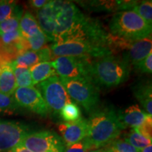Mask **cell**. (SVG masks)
Returning a JSON list of instances; mask_svg holds the SVG:
<instances>
[{
    "label": "cell",
    "instance_id": "6da1fadb",
    "mask_svg": "<svg viewBox=\"0 0 152 152\" xmlns=\"http://www.w3.org/2000/svg\"><path fill=\"white\" fill-rule=\"evenodd\" d=\"M89 139L94 149L109 145L116 140L123 130L118 111L110 106L98 107L87 119Z\"/></svg>",
    "mask_w": 152,
    "mask_h": 152
},
{
    "label": "cell",
    "instance_id": "7a4b0ae2",
    "mask_svg": "<svg viewBox=\"0 0 152 152\" xmlns=\"http://www.w3.org/2000/svg\"><path fill=\"white\" fill-rule=\"evenodd\" d=\"M94 59L90 63V75L97 86L111 88L128 80L130 65L123 57L111 54Z\"/></svg>",
    "mask_w": 152,
    "mask_h": 152
},
{
    "label": "cell",
    "instance_id": "3957f363",
    "mask_svg": "<svg viewBox=\"0 0 152 152\" xmlns=\"http://www.w3.org/2000/svg\"><path fill=\"white\" fill-rule=\"evenodd\" d=\"M109 28L114 37L130 42L151 36V26L132 10L115 13L110 19Z\"/></svg>",
    "mask_w": 152,
    "mask_h": 152
},
{
    "label": "cell",
    "instance_id": "277c9868",
    "mask_svg": "<svg viewBox=\"0 0 152 152\" xmlns=\"http://www.w3.org/2000/svg\"><path fill=\"white\" fill-rule=\"evenodd\" d=\"M71 99L91 113L99 107V89L92 81L87 79H67L59 77Z\"/></svg>",
    "mask_w": 152,
    "mask_h": 152
},
{
    "label": "cell",
    "instance_id": "5b68a950",
    "mask_svg": "<svg viewBox=\"0 0 152 152\" xmlns=\"http://www.w3.org/2000/svg\"><path fill=\"white\" fill-rule=\"evenodd\" d=\"M54 56H86L100 58L113 54L109 47L87 42L68 41L54 42L50 47Z\"/></svg>",
    "mask_w": 152,
    "mask_h": 152
},
{
    "label": "cell",
    "instance_id": "8992f818",
    "mask_svg": "<svg viewBox=\"0 0 152 152\" xmlns=\"http://www.w3.org/2000/svg\"><path fill=\"white\" fill-rule=\"evenodd\" d=\"M90 63L86 56H58L51 61L56 75L67 79H87L92 81Z\"/></svg>",
    "mask_w": 152,
    "mask_h": 152
},
{
    "label": "cell",
    "instance_id": "52a82bcc",
    "mask_svg": "<svg viewBox=\"0 0 152 152\" xmlns=\"http://www.w3.org/2000/svg\"><path fill=\"white\" fill-rule=\"evenodd\" d=\"M19 144L31 152H65L66 149L62 138L50 130L29 133Z\"/></svg>",
    "mask_w": 152,
    "mask_h": 152
},
{
    "label": "cell",
    "instance_id": "ba28073f",
    "mask_svg": "<svg viewBox=\"0 0 152 152\" xmlns=\"http://www.w3.org/2000/svg\"><path fill=\"white\" fill-rule=\"evenodd\" d=\"M38 89L49 110L59 113L66 104L72 102L65 87L57 75L37 85Z\"/></svg>",
    "mask_w": 152,
    "mask_h": 152
},
{
    "label": "cell",
    "instance_id": "9c48e42d",
    "mask_svg": "<svg viewBox=\"0 0 152 152\" xmlns=\"http://www.w3.org/2000/svg\"><path fill=\"white\" fill-rule=\"evenodd\" d=\"M13 97L18 107L23 108L41 116H46L50 112L41 93L34 87L16 88Z\"/></svg>",
    "mask_w": 152,
    "mask_h": 152
},
{
    "label": "cell",
    "instance_id": "30bf717a",
    "mask_svg": "<svg viewBox=\"0 0 152 152\" xmlns=\"http://www.w3.org/2000/svg\"><path fill=\"white\" fill-rule=\"evenodd\" d=\"M28 134V127L22 123L0 120V152L16 147Z\"/></svg>",
    "mask_w": 152,
    "mask_h": 152
},
{
    "label": "cell",
    "instance_id": "8fae6325",
    "mask_svg": "<svg viewBox=\"0 0 152 152\" xmlns=\"http://www.w3.org/2000/svg\"><path fill=\"white\" fill-rule=\"evenodd\" d=\"M58 128L63 141L66 147H68L86 137L88 132V123L87 119L81 117L74 122L61 123Z\"/></svg>",
    "mask_w": 152,
    "mask_h": 152
},
{
    "label": "cell",
    "instance_id": "7c38bea8",
    "mask_svg": "<svg viewBox=\"0 0 152 152\" xmlns=\"http://www.w3.org/2000/svg\"><path fill=\"white\" fill-rule=\"evenodd\" d=\"M151 36L140 40L132 42L127 47V52L123 54V58L130 65H134L140 61L144 59L151 53Z\"/></svg>",
    "mask_w": 152,
    "mask_h": 152
},
{
    "label": "cell",
    "instance_id": "4fadbf2b",
    "mask_svg": "<svg viewBox=\"0 0 152 152\" xmlns=\"http://www.w3.org/2000/svg\"><path fill=\"white\" fill-rule=\"evenodd\" d=\"M52 54L50 48L43 47L38 51L26 50L20 53L13 61L12 66H22L30 68L38 63L49 61L52 58Z\"/></svg>",
    "mask_w": 152,
    "mask_h": 152
},
{
    "label": "cell",
    "instance_id": "5bb4252c",
    "mask_svg": "<svg viewBox=\"0 0 152 152\" xmlns=\"http://www.w3.org/2000/svg\"><path fill=\"white\" fill-rule=\"evenodd\" d=\"M147 116V114L137 104L129 106L123 111H118L119 123L123 130L128 128H138L145 121Z\"/></svg>",
    "mask_w": 152,
    "mask_h": 152
},
{
    "label": "cell",
    "instance_id": "9a60e30c",
    "mask_svg": "<svg viewBox=\"0 0 152 152\" xmlns=\"http://www.w3.org/2000/svg\"><path fill=\"white\" fill-rule=\"evenodd\" d=\"M132 92L144 112L147 115H152V87L150 81L140 82L132 87Z\"/></svg>",
    "mask_w": 152,
    "mask_h": 152
},
{
    "label": "cell",
    "instance_id": "2e32d148",
    "mask_svg": "<svg viewBox=\"0 0 152 152\" xmlns=\"http://www.w3.org/2000/svg\"><path fill=\"white\" fill-rule=\"evenodd\" d=\"M16 90V77L10 63H6L0 70V92L12 96Z\"/></svg>",
    "mask_w": 152,
    "mask_h": 152
},
{
    "label": "cell",
    "instance_id": "e0dca14e",
    "mask_svg": "<svg viewBox=\"0 0 152 152\" xmlns=\"http://www.w3.org/2000/svg\"><path fill=\"white\" fill-rule=\"evenodd\" d=\"M33 85H38L52 76L57 75L51 61L38 63L29 68Z\"/></svg>",
    "mask_w": 152,
    "mask_h": 152
},
{
    "label": "cell",
    "instance_id": "ac0fdd59",
    "mask_svg": "<svg viewBox=\"0 0 152 152\" xmlns=\"http://www.w3.org/2000/svg\"><path fill=\"white\" fill-rule=\"evenodd\" d=\"M19 30L25 39L33 37L42 30L39 28L37 19L31 13L28 11L23 14L20 18Z\"/></svg>",
    "mask_w": 152,
    "mask_h": 152
},
{
    "label": "cell",
    "instance_id": "d6986e66",
    "mask_svg": "<svg viewBox=\"0 0 152 152\" xmlns=\"http://www.w3.org/2000/svg\"><path fill=\"white\" fill-rule=\"evenodd\" d=\"M22 14L23 9L17 4L16 1L9 0L0 1V23L15 15Z\"/></svg>",
    "mask_w": 152,
    "mask_h": 152
},
{
    "label": "cell",
    "instance_id": "ffe728a7",
    "mask_svg": "<svg viewBox=\"0 0 152 152\" xmlns=\"http://www.w3.org/2000/svg\"><path fill=\"white\" fill-rule=\"evenodd\" d=\"M59 113L66 123L74 122L81 118L80 109L78 106L73 102L66 104Z\"/></svg>",
    "mask_w": 152,
    "mask_h": 152
},
{
    "label": "cell",
    "instance_id": "44dd1931",
    "mask_svg": "<svg viewBox=\"0 0 152 152\" xmlns=\"http://www.w3.org/2000/svg\"><path fill=\"white\" fill-rule=\"evenodd\" d=\"M124 141L127 142L138 150H141L151 144V140L142 135L134 129L127 134L124 139Z\"/></svg>",
    "mask_w": 152,
    "mask_h": 152
},
{
    "label": "cell",
    "instance_id": "7402d4cb",
    "mask_svg": "<svg viewBox=\"0 0 152 152\" xmlns=\"http://www.w3.org/2000/svg\"><path fill=\"white\" fill-rule=\"evenodd\" d=\"M132 11L143 18L148 24H152V1L151 0L138 1L134 6Z\"/></svg>",
    "mask_w": 152,
    "mask_h": 152
},
{
    "label": "cell",
    "instance_id": "603a6c76",
    "mask_svg": "<svg viewBox=\"0 0 152 152\" xmlns=\"http://www.w3.org/2000/svg\"><path fill=\"white\" fill-rule=\"evenodd\" d=\"M26 39L28 49L32 51H38L43 48L46 44L49 41L48 37L45 35L42 30H41L37 35Z\"/></svg>",
    "mask_w": 152,
    "mask_h": 152
},
{
    "label": "cell",
    "instance_id": "cb8c5ba5",
    "mask_svg": "<svg viewBox=\"0 0 152 152\" xmlns=\"http://www.w3.org/2000/svg\"><path fill=\"white\" fill-rule=\"evenodd\" d=\"M14 99L0 92V112L1 113H13L18 109Z\"/></svg>",
    "mask_w": 152,
    "mask_h": 152
},
{
    "label": "cell",
    "instance_id": "d4e9b609",
    "mask_svg": "<svg viewBox=\"0 0 152 152\" xmlns=\"http://www.w3.org/2000/svg\"><path fill=\"white\" fill-rule=\"evenodd\" d=\"M23 15L18 14L0 23V34L9 33L19 29L20 20Z\"/></svg>",
    "mask_w": 152,
    "mask_h": 152
},
{
    "label": "cell",
    "instance_id": "484cf974",
    "mask_svg": "<svg viewBox=\"0 0 152 152\" xmlns=\"http://www.w3.org/2000/svg\"><path fill=\"white\" fill-rule=\"evenodd\" d=\"M92 149H94L89 139L86 137L77 143L66 147L65 152H88Z\"/></svg>",
    "mask_w": 152,
    "mask_h": 152
},
{
    "label": "cell",
    "instance_id": "4316f807",
    "mask_svg": "<svg viewBox=\"0 0 152 152\" xmlns=\"http://www.w3.org/2000/svg\"><path fill=\"white\" fill-rule=\"evenodd\" d=\"M109 146L113 152H140V150L122 140H115Z\"/></svg>",
    "mask_w": 152,
    "mask_h": 152
},
{
    "label": "cell",
    "instance_id": "83f0119b",
    "mask_svg": "<svg viewBox=\"0 0 152 152\" xmlns=\"http://www.w3.org/2000/svg\"><path fill=\"white\" fill-rule=\"evenodd\" d=\"M134 71L140 73H151L152 72V53L143 60L133 65Z\"/></svg>",
    "mask_w": 152,
    "mask_h": 152
},
{
    "label": "cell",
    "instance_id": "f1b7e54d",
    "mask_svg": "<svg viewBox=\"0 0 152 152\" xmlns=\"http://www.w3.org/2000/svg\"><path fill=\"white\" fill-rule=\"evenodd\" d=\"M134 130L148 139L151 140L152 135V119L151 115H147L145 121L141 125Z\"/></svg>",
    "mask_w": 152,
    "mask_h": 152
},
{
    "label": "cell",
    "instance_id": "f546056e",
    "mask_svg": "<svg viewBox=\"0 0 152 152\" xmlns=\"http://www.w3.org/2000/svg\"><path fill=\"white\" fill-rule=\"evenodd\" d=\"M16 88L19 87H33V82L31 74L29 70L20 74L16 78Z\"/></svg>",
    "mask_w": 152,
    "mask_h": 152
},
{
    "label": "cell",
    "instance_id": "4dcf8cb0",
    "mask_svg": "<svg viewBox=\"0 0 152 152\" xmlns=\"http://www.w3.org/2000/svg\"><path fill=\"white\" fill-rule=\"evenodd\" d=\"M47 0H31L29 1V4L33 9L39 11V9L43 8L45 5L48 3Z\"/></svg>",
    "mask_w": 152,
    "mask_h": 152
},
{
    "label": "cell",
    "instance_id": "1f68e13d",
    "mask_svg": "<svg viewBox=\"0 0 152 152\" xmlns=\"http://www.w3.org/2000/svg\"><path fill=\"white\" fill-rule=\"evenodd\" d=\"M7 152H31L29 150L26 149V147H24L23 146H22L21 144H17L16 147H13L12 149L9 150Z\"/></svg>",
    "mask_w": 152,
    "mask_h": 152
},
{
    "label": "cell",
    "instance_id": "d6a6232c",
    "mask_svg": "<svg viewBox=\"0 0 152 152\" xmlns=\"http://www.w3.org/2000/svg\"><path fill=\"white\" fill-rule=\"evenodd\" d=\"M88 152H113L111 147H110L109 145L105 146V147L99 148V149H95L93 150H90Z\"/></svg>",
    "mask_w": 152,
    "mask_h": 152
},
{
    "label": "cell",
    "instance_id": "836d02e7",
    "mask_svg": "<svg viewBox=\"0 0 152 152\" xmlns=\"http://www.w3.org/2000/svg\"><path fill=\"white\" fill-rule=\"evenodd\" d=\"M140 152H152V145L150 144L147 147H144V149L140 150Z\"/></svg>",
    "mask_w": 152,
    "mask_h": 152
}]
</instances>
